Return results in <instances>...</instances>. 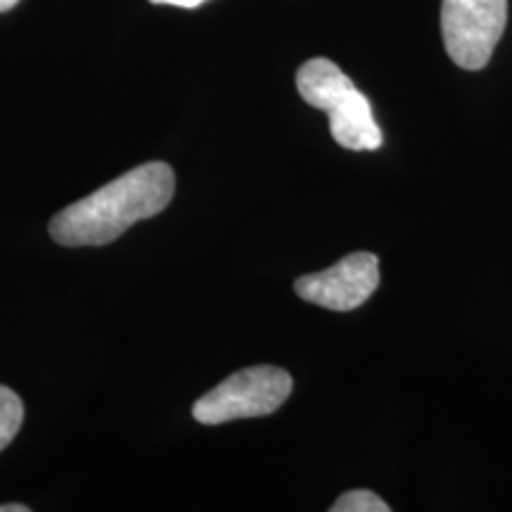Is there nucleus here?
<instances>
[{"label":"nucleus","instance_id":"obj_1","mask_svg":"<svg viewBox=\"0 0 512 512\" xmlns=\"http://www.w3.org/2000/svg\"><path fill=\"white\" fill-rule=\"evenodd\" d=\"M174 190L176 176L169 164H140L55 214L50 235L64 247L107 245L121 238L133 223L152 219L169 207Z\"/></svg>","mask_w":512,"mask_h":512},{"label":"nucleus","instance_id":"obj_2","mask_svg":"<svg viewBox=\"0 0 512 512\" xmlns=\"http://www.w3.org/2000/svg\"><path fill=\"white\" fill-rule=\"evenodd\" d=\"M297 91L311 107L328 112L330 133L337 145L354 152L382 147V131L370 100L328 57H313L299 67Z\"/></svg>","mask_w":512,"mask_h":512},{"label":"nucleus","instance_id":"obj_3","mask_svg":"<svg viewBox=\"0 0 512 512\" xmlns=\"http://www.w3.org/2000/svg\"><path fill=\"white\" fill-rule=\"evenodd\" d=\"M292 394V377L275 366H252L238 370L216 384L192 406V418L202 425L261 418L278 411Z\"/></svg>","mask_w":512,"mask_h":512},{"label":"nucleus","instance_id":"obj_4","mask_svg":"<svg viewBox=\"0 0 512 512\" xmlns=\"http://www.w3.org/2000/svg\"><path fill=\"white\" fill-rule=\"evenodd\" d=\"M508 22V0H441V36L458 67L484 69Z\"/></svg>","mask_w":512,"mask_h":512},{"label":"nucleus","instance_id":"obj_5","mask_svg":"<svg viewBox=\"0 0 512 512\" xmlns=\"http://www.w3.org/2000/svg\"><path fill=\"white\" fill-rule=\"evenodd\" d=\"M380 287V261L370 252L347 254L335 266L320 273L302 275L294 292L316 306L330 311H354L366 304Z\"/></svg>","mask_w":512,"mask_h":512},{"label":"nucleus","instance_id":"obj_6","mask_svg":"<svg viewBox=\"0 0 512 512\" xmlns=\"http://www.w3.org/2000/svg\"><path fill=\"white\" fill-rule=\"evenodd\" d=\"M24 422V403L10 387L0 384V451L10 446Z\"/></svg>","mask_w":512,"mask_h":512},{"label":"nucleus","instance_id":"obj_7","mask_svg":"<svg viewBox=\"0 0 512 512\" xmlns=\"http://www.w3.org/2000/svg\"><path fill=\"white\" fill-rule=\"evenodd\" d=\"M332 512H389V505L368 489L347 491L330 505Z\"/></svg>","mask_w":512,"mask_h":512},{"label":"nucleus","instance_id":"obj_8","mask_svg":"<svg viewBox=\"0 0 512 512\" xmlns=\"http://www.w3.org/2000/svg\"><path fill=\"white\" fill-rule=\"evenodd\" d=\"M150 3H155V5H174V8L195 10V8H200L202 3H207V0H150Z\"/></svg>","mask_w":512,"mask_h":512},{"label":"nucleus","instance_id":"obj_9","mask_svg":"<svg viewBox=\"0 0 512 512\" xmlns=\"http://www.w3.org/2000/svg\"><path fill=\"white\" fill-rule=\"evenodd\" d=\"M0 512H29V508L27 505L12 503V505H0Z\"/></svg>","mask_w":512,"mask_h":512},{"label":"nucleus","instance_id":"obj_10","mask_svg":"<svg viewBox=\"0 0 512 512\" xmlns=\"http://www.w3.org/2000/svg\"><path fill=\"white\" fill-rule=\"evenodd\" d=\"M19 3V0H0V12H8L15 8V5Z\"/></svg>","mask_w":512,"mask_h":512}]
</instances>
